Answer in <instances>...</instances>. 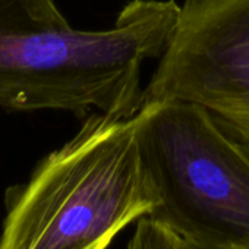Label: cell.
<instances>
[{"instance_id": "1", "label": "cell", "mask_w": 249, "mask_h": 249, "mask_svg": "<svg viewBox=\"0 0 249 249\" xmlns=\"http://www.w3.org/2000/svg\"><path fill=\"white\" fill-rule=\"evenodd\" d=\"M179 12L175 0H131L110 28L84 31L54 0H0V107L134 116L142 65L163 56Z\"/></svg>"}, {"instance_id": "6", "label": "cell", "mask_w": 249, "mask_h": 249, "mask_svg": "<svg viewBox=\"0 0 249 249\" xmlns=\"http://www.w3.org/2000/svg\"><path fill=\"white\" fill-rule=\"evenodd\" d=\"M179 246L180 249H217V248H211V246H205V245H199V243L182 240V239H179Z\"/></svg>"}, {"instance_id": "4", "label": "cell", "mask_w": 249, "mask_h": 249, "mask_svg": "<svg viewBox=\"0 0 249 249\" xmlns=\"http://www.w3.org/2000/svg\"><path fill=\"white\" fill-rule=\"evenodd\" d=\"M204 107L249 156V0H183L144 103Z\"/></svg>"}, {"instance_id": "5", "label": "cell", "mask_w": 249, "mask_h": 249, "mask_svg": "<svg viewBox=\"0 0 249 249\" xmlns=\"http://www.w3.org/2000/svg\"><path fill=\"white\" fill-rule=\"evenodd\" d=\"M128 249H180V246L175 233L145 215L137 221Z\"/></svg>"}, {"instance_id": "3", "label": "cell", "mask_w": 249, "mask_h": 249, "mask_svg": "<svg viewBox=\"0 0 249 249\" xmlns=\"http://www.w3.org/2000/svg\"><path fill=\"white\" fill-rule=\"evenodd\" d=\"M144 106L141 153L160 201L148 217L182 240L249 249V156L201 106Z\"/></svg>"}, {"instance_id": "2", "label": "cell", "mask_w": 249, "mask_h": 249, "mask_svg": "<svg viewBox=\"0 0 249 249\" xmlns=\"http://www.w3.org/2000/svg\"><path fill=\"white\" fill-rule=\"evenodd\" d=\"M144 117L145 106L131 117H84L15 195L0 249H107L124 227L153 214L160 201L141 153Z\"/></svg>"}]
</instances>
